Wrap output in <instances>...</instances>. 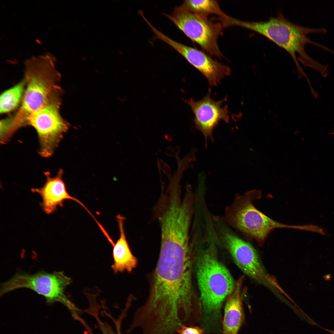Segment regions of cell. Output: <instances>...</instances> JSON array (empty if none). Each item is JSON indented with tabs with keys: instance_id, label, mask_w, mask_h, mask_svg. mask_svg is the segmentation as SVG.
Wrapping results in <instances>:
<instances>
[{
	"instance_id": "1",
	"label": "cell",
	"mask_w": 334,
	"mask_h": 334,
	"mask_svg": "<svg viewBox=\"0 0 334 334\" xmlns=\"http://www.w3.org/2000/svg\"><path fill=\"white\" fill-rule=\"evenodd\" d=\"M193 253L189 246H161L148 296L139 308L147 319L167 326L188 319L200 303L193 285Z\"/></svg>"
},
{
	"instance_id": "2",
	"label": "cell",
	"mask_w": 334,
	"mask_h": 334,
	"mask_svg": "<svg viewBox=\"0 0 334 334\" xmlns=\"http://www.w3.org/2000/svg\"><path fill=\"white\" fill-rule=\"evenodd\" d=\"M231 26H238L254 31L263 35L285 49L291 55L296 66L299 75L304 71L298 60L306 67L314 68L316 64L306 53L305 46L307 43L318 44L306 36L311 33L323 32L322 28H314L302 26L289 20L279 12L276 17L265 21H246L231 18L229 21Z\"/></svg>"
},
{
	"instance_id": "3",
	"label": "cell",
	"mask_w": 334,
	"mask_h": 334,
	"mask_svg": "<svg viewBox=\"0 0 334 334\" xmlns=\"http://www.w3.org/2000/svg\"><path fill=\"white\" fill-rule=\"evenodd\" d=\"M51 54L32 57L25 62L26 87L22 105L12 118L13 126L18 129L27 122L33 112L42 108L58 96L59 75Z\"/></svg>"
},
{
	"instance_id": "4",
	"label": "cell",
	"mask_w": 334,
	"mask_h": 334,
	"mask_svg": "<svg viewBox=\"0 0 334 334\" xmlns=\"http://www.w3.org/2000/svg\"><path fill=\"white\" fill-rule=\"evenodd\" d=\"M194 257L200 305L207 313H218L234 290L236 282L219 260L213 243L199 249Z\"/></svg>"
},
{
	"instance_id": "5",
	"label": "cell",
	"mask_w": 334,
	"mask_h": 334,
	"mask_svg": "<svg viewBox=\"0 0 334 334\" xmlns=\"http://www.w3.org/2000/svg\"><path fill=\"white\" fill-rule=\"evenodd\" d=\"M259 190L249 191L237 195L233 203L226 208L222 221L262 245L271 232L277 228L306 231V225H288L273 220L258 210L253 201L260 199Z\"/></svg>"
},
{
	"instance_id": "6",
	"label": "cell",
	"mask_w": 334,
	"mask_h": 334,
	"mask_svg": "<svg viewBox=\"0 0 334 334\" xmlns=\"http://www.w3.org/2000/svg\"><path fill=\"white\" fill-rule=\"evenodd\" d=\"M71 282V278L62 271L40 272L33 274L19 272L1 285L0 295L19 288L29 289L44 296L48 304L57 302L62 304L76 319L78 309L64 293L66 288Z\"/></svg>"
},
{
	"instance_id": "7",
	"label": "cell",
	"mask_w": 334,
	"mask_h": 334,
	"mask_svg": "<svg viewBox=\"0 0 334 334\" xmlns=\"http://www.w3.org/2000/svg\"><path fill=\"white\" fill-rule=\"evenodd\" d=\"M189 38L204 50L219 58H224L218 44L222 34L221 23L211 21L191 12L183 5L176 7L171 15L164 13Z\"/></svg>"
},
{
	"instance_id": "8",
	"label": "cell",
	"mask_w": 334,
	"mask_h": 334,
	"mask_svg": "<svg viewBox=\"0 0 334 334\" xmlns=\"http://www.w3.org/2000/svg\"><path fill=\"white\" fill-rule=\"evenodd\" d=\"M217 234L236 264L245 273L257 282L282 290L276 280L266 272L256 250L222 224L217 225Z\"/></svg>"
},
{
	"instance_id": "9",
	"label": "cell",
	"mask_w": 334,
	"mask_h": 334,
	"mask_svg": "<svg viewBox=\"0 0 334 334\" xmlns=\"http://www.w3.org/2000/svg\"><path fill=\"white\" fill-rule=\"evenodd\" d=\"M59 104V97H56L32 113L27 120L37 132L40 144L39 153L44 157L52 156L69 128V124L60 114Z\"/></svg>"
},
{
	"instance_id": "10",
	"label": "cell",
	"mask_w": 334,
	"mask_h": 334,
	"mask_svg": "<svg viewBox=\"0 0 334 334\" xmlns=\"http://www.w3.org/2000/svg\"><path fill=\"white\" fill-rule=\"evenodd\" d=\"M155 35L159 39L171 46L206 78L211 86H216L225 77L229 75V67L221 63L206 53L178 42L159 30Z\"/></svg>"
},
{
	"instance_id": "11",
	"label": "cell",
	"mask_w": 334,
	"mask_h": 334,
	"mask_svg": "<svg viewBox=\"0 0 334 334\" xmlns=\"http://www.w3.org/2000/svg\"><path fill=\"white\" fill-rule=\"evenodd\" d=\"M211 92L209 89L207 94L199 101H195L191 99L185 101L194 114L193 121L196 128L204 136L206 147L208 140L214 141L213 131L220 121L223 120L228 123L229 120L228 106H221L226 98L215 101L211 97Z\"/></svg>"
},
{
	"instance_id": "12",
	"label": "cell",
	"mask_w": 334,
	"mask_h": 334,
	"mask_svg": "<svg viewBox=\"0 0 334 334\" xmlns=\"http://www.w3.org/2000/svg\"><path fill=\"white\" fill-rule=\"evenodd\" d=\"M45 174L46 181L44 185L40 188L31 189L32 192L38 193L41 197L42 201L40 205L45 213L48 214L54 213L58 206H63L64 200L70 199L79 204L92 216L94 217L83 203L71 196L67 192L62 179L63 171L62 169H60L57 175L54 177H51L47 172Z\"/></svg>"
},
{
	"instance_id": "13",
	"label": "cell",
	"mask_w": 334,
	"mask_h": 334,
	"mask_svg": "<svg viewBox=\"0 0 334 334\" xmlns=\"http://www.w3.org/2000/svg\"><path fill=\"white\" fill-rule=\"evenodd\" d=\"M242 276L236 282L234 291L226 299L223 321V334H238L244 319Z\"/></svg>"
},
{
	"instance_id": "14",
	"label": "cell",
	"mask_w": 334,
	"mask_h": 334,
	"mask_svg": "<svg viewBox=\"0 0 334 334\" xmlns=\"http://www.w3.org/2000/svg\"><path fill=\"white\" fill-rule=\"evenodd\" d=\"M116 217L120 236L116 243L112 245L113 263L111 268L115 274L125 271L131 272L136 267L138 260L133 254L126 239L124 226L125 218L120 214Z\"/></svg>"
},
{
	"instance_id": "15",
	"label": "cell",
	"mask_w": 334,
	"mask_h": 334,
	"mask_svg": "<svg viewBox=\"0 0 334 334\" xmlns=\"http://www.w3.org/2000/svg\"><path fill=\"white\" fill-rule=\"evenodd\" d=\"M182 5L194 13L205 17L213 14L218 15L219 19H221L228 16L221 9L216 0H187L185 1Z\"/></svg>"
},
{
	"instance_id": "16",
	"label": "cell",
	"mask_w": 334,
	"mask_h": 334,
	"mask_svg": "<svg viewBox=\"0 0 334 334\" xmlns=\"http://www.w3.org/2000/svg\"><path fill=\"white\" fill-rule=\"evenodd\" d=\"M25 85L24 79L2 93L0 98L1 113L10 112L18 106L24 93Z\"/></svg>"
},
{
	"instance_id": "17",
	"label": "cell",
	"mask_w": 334,
	"mask_h": 334,
	"mask_svg": "<svg viewBox=\"0 0 334 334\" xmlns=\"http://www.w3.org/2000/svg\"><path fill=\"white\" fill-rule=\"evenodd\" d=\"M203 330L196 326H184L177 331V334H203Z\"/></svg>"
},
{
	"instance_id": "18",
	"label": "cell",
	"mask_w": 334,
	"mask_h": 334,
	"mask_svg": "<svg viewBox=\"0 0 334 334\" xmlns=\"http://www.w3.org/2000/svg\"><path fill=\"white\" fill-rule=\"evenodd\" d=\"M166 155L169 156H175V154L174 149L170 146H169L166 148L165 150Z\"/></svg>"
},
{
	"instance_id": "19",
	"label": "cell",
	"mask_w": 334,
	"mask_h": 334,
	"mask_svg": "<svg viewBox=\"0 0 334 334\" xmlns=\"http://www.w3.org/2000/svg\"><path fill=\"white\" fill-rule=\"evenodd\" d=\"M175 154V157L176 158H178V155L180 152V148L179 147L177 146L174 149Z\"/></svg>"
},
{
	"instance_id": "20",
	"label": "cell",
	"mask_w": 334,
	"mask_h": 334,
	"mask_svg": "<svg viewBox=\"0 0 334 334\" xmlns=\"http://www.w3.org/2000/svg\"><path fill=\"white\" fill-rule=\"evenodd\" d=\"M323 278H324V279L326 280H329L331 278V275L330 274H328L324 276L323 277Z\"/></svg>"
},
{
	"instance_id": "21",
	"label": "cell",
	"mask_w": 334,
	"mask_h": 334,
	"mask_svg": "<svg viewBox=\"0 0 334 334\" xmlns=\"http://www.w3.org/2000/svg\"><path fill=\"white\" fill-rule=\"evenodd\" d=\"M165 137L167 140L169 141H171L172 140V137L169 135H165Z\"/></svg>"
},
{
	"instance_id": "22",
	"label": "cell",
	"mask_w": 334,
	"mask_h": 334,
	"mask_svg": "<svg viewBox=\"0 0 334 334\" xmlns=\"http://www.w3.org/2000/svg\"><path fill=\"white\" fill-rule=\"evenodd\" d=\"M326 331L328 332L331 334H334V330L326 329Z\"/></svg>"
}]
</instances>
